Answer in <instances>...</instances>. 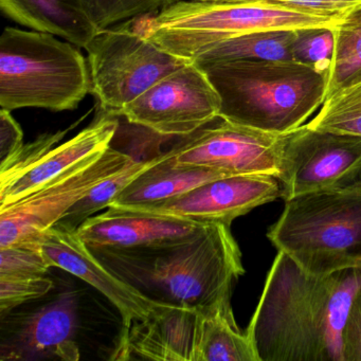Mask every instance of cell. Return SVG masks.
<instances>
[{
	"mask_svg": "<svg viewBox=\"0 0 361 361\" xmlns=\"http://www.w3.org/2000/svg\"><path fill=\"white\" fill-rule=\"evenodd\" d=\"M54 288V282L43 276H0V312H10L13 308L44 297Z\"/></svg>",
	"mask_w": 361,
	"mask_h": 361,
	"instance_id": "obj_28",
	"label": "cell"
},
{
	"mask_svg": "<svg viewBox=\"0 0 361 361\" xmlns=\"http://www.w3.org/2000/svg\"><path fill=\"white\" fill-rule=\"evenodd\" d=\"M158 157L159 154L147 160H133L126 168L96 185L58 224L78 229L86 219L94 216L102 209L109 208L135 178L157 161Z\"/></svg>",
	"mask_w": 361,
	"mask_h": 361,
	"instance_id": "obj_22",
	"label": "cell"
},
{
	"mask_svg": "<svg viewBox=\"0 0 361 361\" xmlns=\"http://www.w3.org/2000/svg\"><path fill=\"white\" fill-rule=\"evenodd\" d=\"M118 124L117 115L102 111L94 123L58 147L54 145L64 138L67 130L44 135L24 145L0 164V208L27 197L80 162L106 151Z\"/></svg>",
	"mask_w": 361,
	"mask_h": 361,
	"instance_id": "obj_10",
	"label": "cell"
},
{
	"mask_svg": "<svg viewBox=\"0 0 361 361\" xmlns=\"http://www.w3.org/2000/svg\"><path fill=\"white\" fill-rule=\"evenodd\" d=\"M225 176L229 174L223 171L178 164L169 149L160 153L157 161L135 178L109 208L126 211L145 208Z\"/></svg>",
	"mask_w": 361,
	"mask_h": 361,
	"instance_id": "obj_17",
	"label": "cell"
},
{
	"mask_svg": "<svg viewBox=\"0 0 361 361\" xmlns=\"http://www.w3.org/2000/svg\"><path fill=\"white\" fill-rule=\"evenodd\" d=\"M217 3H255L297 8L316 13L345 18L350 12L361 8V0H204Z\"/></svg>",
	"mask_w": 361,
	"mask_h": 361,
	"instance_id": "obj_29",
	"label": "cell"
},
{
	"mask_svg": "<svg viewBox=\"0 0 361 361\" xmlns=\"http://www.w3.org/2000/svg\"><path fill=\"white\" fill-rule=\"evenodd\" d=\"M334 33L335 50L327 75L326 97L361 78V8L348 14Z\"/></svg>",
	"mask_w": 361,
	"mask_h": 361,
	"instance_id": "obj_21",
	"label": "cell"
},
{
	"mask_svg": "<svg viewBox=\"0 0 361 361\" xmlns=\"http://www.w3.org/2000/svg\"><path fill=\"white\" fill-rule=\"evenodd\" d=\"M282 198L361 188V137L302 126L285 135Z\"/></svg>",
	"mask_w": 361,
	"mask_h": 361,
	"instance_id": "obj_9",
	"label": "cell"
},
{
	"mask_svg": "<svg viewBox=\"0 0 361 361\" xmlns=\"http://www.w3.org/2000/svg\"><path fill=\"white\" fill-rule=\"evenodd\" d=\"M195 64L206 73L219 94V117L263 132H293L305 124L326 98V75L295 61Z\"/></svg>",
	"mask_w": 361,
	"mask_h": 361,
	"instance_id": "obj_2",
	"label": "cell"
},
{
	"mask_svg": "<svg viewBox=\"0 0 361 361\" xmlns=\"http://www.w3.org/2000/svg\"><path fill=\"white\" fill-rule=\"evenodd\" d=\"M278 198H282V185L276 177L229 175L202 183L166 202L130 212L164 215L198 223L223 221L231 225L238 217Z\"/></svg>",
	"mask_w": 361,
	"mask_h": 361,
	"instance_id": "obj_13",
	"label": "cell"
},
{
	"mask_svg": "<svg viewBox=\"0 0 361 361\" xmlns=\"http://www.w3.org/2000/svg\"><path fill=\"white\" fill-rule=\"evenodd\" d=\"M135 158L121 149L106 151L80 162L27 197L0 208V248L35 240L59 223L99 183Z\"/></svg>",
	"mask_w": 361,
	"mask_h": 361,
	"instance_id": "obj_8",
	"label": "cell"
},
{
	"mask_svg": "<svg viewBox=\"0 0 361 361\" xmlns=\"http://www.w3.org/2000/svg\"><path fill=\"white\" fill-rule=\"evenodd\" d=\"M88 18L99 31L118 23L157 13L179 0H82Z\"/></svg>",
	"mask_w": 361,
	"mask_h": 361,
	"instance_id": "obj_25",
	"label": "cell"
},
{
	"mask_svg": "<svg viewBox=\"0 0 361 361\" xmlns=\"http://www.w3.org/2000/svg\"><path fill=\"white\" fill-rule=\"evenodd\" d=\"M285 135L255 130L217 117L171 147L178 164L229 175L282 174Z\"/></svg>",
	"mask_w": 361,
	"mask_h": 361,
	"instance_id": "obj_11",
	"label": "cell"
},
{
	"mask_svg": "<svg viewBox=\"0 0 361 361\" xmlns=\"http://www.w3.org/2000/svg\"><path fill=\"white\" fill-rule=\"evenodd\" d=\"M211 314L161 301L145 320L121 334L117 359L136 354L153 360L204 361Z\"/></svg>",
	"mask_w": 361,
	"mask_h": 361,
	"instance_id": "obj_15",
	"label": "cell"
},
{
	"mask_svg": "<svg viewBox=\"0 0 361 361\" xmlns=\"http://www.w3.org/2000/svg\"><path fill=\"white\" fill-rule=\"evenodd\" d=\"M335 28L324 27L295 30L293 61L307 65L327 78L335 50Z\"/></svg>",
	"mask_w": 361,
	"mask_h": 361,
	"instance_id": "obj_26",
	"label": "cell"
},
{
	"mask_svg": "<svg viewBox=\"0 0 361 361\" xmlns=\"http://www.w3.org/2000/svg\"><path fill=\"white\" fill-rule=\"evenodd\" d=\"M361 268L317 276L279 251L246 333L259 361H344L342 331Z\"/></svg>",
	"mask_w": 361,
	"mask_h": 361,
	"instance_id": "obj_1",
	"label": "cell"
},
{
	"mask_svg": "<svg viewBox=\"0 0 361 361\" xmlns=\"http://www.w3.org/2000/svg\"><path fill=\"white\" fill-rule=\"evenodd\" d=\"M90 94L101 111L118 115L166 75L190 63L130 27L104 29L86 46Z\"/></svg>",
	"mask_w": 361,
	"mask_h": 361,
	"instance_id": "obj_7",
	"label": "cell"
},
{
	"mask_svg": "<svg viewBox=\"0 0 361 361\" xmlns=\"http://www.w3.org/2000/svg\"><path fill=\"white\" fill-rule=\"evenodd\" d=\"M0 9L22 26L56 35L84 49L99 32L82 0H0Z\"/></svg>",
	"mask_w": 361,
	"mask_h": 361,
	"instance_id": "obj_18",
	"label": "cell"
},
{
	"mask_svg": "<svg viewBox=\"0 0 361 361\" xmlns=\"http://www.w3.org/2000/svg\"><path fill=\"white\" fill-rule=\"evenodd\" d=\"M90 67L56 35L8 27L0 37V107L73 111L90 94Z\"/></svg>",
	"mask_w": 361,
	"mask_h": 361,
	"instance_id": "obj_4",
	"label": "cell"
},
{
	"mask_svg": "<svg viewBox=\"0 0 361 361\" xmlns=\"http://www.w3.org/2000/svg\"><path fill=\"white\" fill-rule=\"evenodd\" d=\"M221 99L208 75L190 62L166 75L118 115L168 137H185L216 119Z\"/></svg>",
	"mask_w": 361,
	"mask_h": 361,
	"instance_id": "obj_12",
	"label": "cell"
},
{
	"mask_svg": "<svg viewBox=\"0 0 361 361\" xmlns=\"http://www.w3.org/2000/svg\"><path fill=\"white\" fill-rule=\"evenodd\" d=\"M52 268L47 257L33 243H20L0 248V276H43Z\"/></svg>",
	"mask_w": 361,
	"mask_h": 361,
	"instance_id": "obj_27",
	"label": "cell"
},
{
	"mask_svg": "<svg viewBox=\"0 0 361 361\" xmlns=\"http://www.w3.org/2000/svg\"><path fill=\"white\" fill-rule=\"evenodd\" d=\"M22 128L12 117L11 111H0V164L13 157L23 147Z\"/></svg>",
	"mask_w": 361,
	"mask_h": 361,
	"instance_id": "obj_31",
	"label": "cell"
},
{
	"mask_svg": "<svg viewBox=\"0 0 361 361\" xmlns=\"http://www.w3.org/2000/svg\"><path fill=\"white\" fill-rule=\"evenodd\" d=\"M204 361H259L252 340L240 331L233 312L211 314Z\"/></svg>",
	"mask_w": 361,
	"mask_h": 361,
	"instance_id": "obj_24",
	"label": "cell"
},
{
	"mask_svg": "<svg viewBox=\"0 0 361 361\" xmlns=\"http://www.w3.org/2000/svg\"><path fill=\"white\" fill-rule=\"evenodd\" d=\"M295 30L262 31L231 37L202 50L192 62L293 61Z\"/></svg>",
	"mask_w": 361,
	"mask_h": 361,
	"instance_id": "obj_20",
	"label": "cell"
},
{
	"mask_svg": "<svg viewBox=\"0 0 361 361\" xmlns=\"http://www.w3.org/2000/svg\"><path fill=\"white\" fill-rule=\"evenodd\" d=\"M229 224L206 223L191 235L155 251L147 276L164 302L206 314L233 312L231 293L245 274Z\"/></svg>",
	"mask_w": 361,
	"mask_h": 361,
	"instance_id": "obj_6",
	"label": "cell"
},
{
	"mask_svg": "<svg viewBox=\"0 0 361 361\" xmlns=\"http://www.w3.org/2000/svg\"><path fill=\"white\" fill-rule=\"evenodd\" d=\"M344 18L255 3L179 0L134 27L166 51L192 62L202 50L231 37L262 31L335 28Z\"/></svg>",
	"mask_w": 361,
	"mask_h": 361,
	"instance_id": "obj_3",
	"label": "cell"
},
{
	"mask_svg": "<svg viewBox=\"0 0 361 361\" xmlns=\"http://www.w3.org/2000/svg\"><path fill=\"white\" fill-rule=\"evenodd\" d=\"M28 243L39 247L52 267L78 276L104 295L119 310L122 333L134 323L145 320L161 303L105 268L81 240L77 229L56 224Z\"/></svg>",
	"mask_w": 361,
	"mask_h": 361,
	"instance_id": "obj_14",
	"label": "cell"
},
{
	"mask_svg": "<svg viewBox=\"0 0 361 361\" xmlns=\"http://www.w3.org/2000/svg\"><path fill=\"white\" fill-rule=\"evenodd\" d=\"M103 214L86 219L77 231L90 250L160 248L175 244L204 224L164 215L107 208Z\"/></svg>",
	"mask_w": 361,
	"mask_h": 361,
	"instance_id": "obj_16",
	"label": "cell"
},
{
	"mask_svg": "<svg viewBox=\"0 0 361 361\" xmlns=\"http://www.w3.org/2000/svg\"><path fill=\"white\" fill-rule=\"evenodd\" d=\"M267 238L317 276L361 268V188L324 190L285 200Z\"/></svg>",
	"mask_w": 361,
	"mask_h": 361,
	"instance_id": "obj_5",
	"label": "cell"
},
{
	"mask_svg": "<svg viewBox=\"0 0 361 361\" xmlns=\"http://www.w3.org/2000/svg\"><path fill=\"white\" fill-rule=\"evenodd\" d=\"M344 361H361V286L354 295L342 331Z\"/></svg>",
	"mask_w": 361,
	"mask_h": 361,
	"instance_id": "obj_30",
	"label": "cell"
},
{
	"mask_svg": "<svg viewBox=\"0 0 361 361\" xmlns=\"http://www.w3.org/2000/svg\"><path fill=\"white\" fill-rule=\"evenodd\" d=\"M77 302L73 295H64L44 306L27 323L23 341L25 348L42 356L62 360H79V346L75 341Z\"/></svg>",
	"mask_w": 361,
	"mask_h": 361,
	"instance_id": "obj_19",
	"label": "cell"
},
{
	"mask_svg": "<svg viewBox=\"0 0 361 361\" xmlns=\"http://www.w3.org/2000/svg\"><path fill=\"white\" fill-rule=\"evenodd\" d=\"M306 126L314 130L361 137V78L326 97L316 117Z\"/></svg>",
	"mask_w": 361,
	"mask_h": 361,
	"instance_id": "obj_23",
	"label": "cell"
}]
</instances>
